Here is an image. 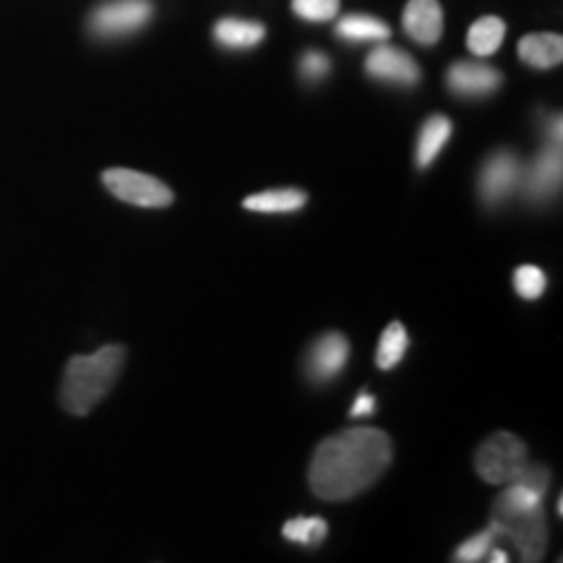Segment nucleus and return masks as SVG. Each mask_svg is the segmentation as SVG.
<instances>
[{
  "label": "nucleus",
  "mask_w": 563,
  "mask_h": 563,
  "mask_svg": "<svg viewBox=\"0 0 563 563\" xmlns=\"http://www.w3.org/2000/svg\"><path fill=\"white\" fill-rule=\"evenodd\" d=\"M391 464V439L378 428H347L316 449L308 483L323 501H350L382 477Z\"/></svg>",
  "instance_id": "nucleus-1"
},
{
  "label": "nucleus",
  "mask_w": 563,
  "mask_h": 563,
  "mask_svg": "<svg viewBox=\"0 0 563 563\" xmlns=\"http://www.w3.org/2000/svg\"><path fill=\"white\" fill-rule=\"evenodd\" d=\"M125 363L123 344H104L95 355H74L60 384L63 410L84 418L112 391Z\"/></svg>",
  "instance_id": "nucleus-2"
},
{
  "label": "nucleus",
  "mask_w": 563,
  "mask_h": 563,
  "mask_svg": "<svg viewBox=\"0 0 563 563\" xmlns=\"http://www.w3.org/2000/svg\"><path fill=\"white\" fill-rule=\"evenodd\" d=\"M490 522L498 527L501 538H509L522 561L534 563L543 559L548 545V519L543 506L540 509H509V506L493 504Z\"/></svg>",
  "instance_id": "nucleus-3"
},
{
  "label": "nucleus",
  "mask_w": 563,
  "mask_h": 563,
  "mask_svg": "<svg viewBox=\"0 0 563 563\" xmlns=\"http://www.w3.org/2000/svg\"><path fill=\"white\" fill-rule=\"evenodd\" d=\"M530 462L527 446L509 431L493 433L475 454V470L488 485H509Z\"/></svg>",
  "instance_id": "nucleus-4"
},
{
  "label": "nucleus",
  "mask_w": 563,
  "mask_h": 563,
  "mask_svg": "<svg viewBox=\"0 0 563 563\" xmlns=\"http://www.w3.org/2000/svg\"><path fill=\"white\" fill-rule=\"evenodd\" d=\"M102 183L115 199H121L123 203H133V207L162 209V207H170L175 199L170 188H167L162 180L152 178V175L146 173L125 170V167L104 170Z\"/></svg>",
  "instance_id": "nucleus-5"
},
{
  "label": "nucleus",
  "mask_w": 563,
  "mask_h": 563,
  "mask_svg": "<svg viewBox=\"0 0 563 563\" xmlns=\"http://www.w3.org/2000/svg\"><path fill=\"white\" fill-rule=\"evenodd\" d=\"M522 159L509 150L493 152L481 167V199L485 207L496 209L511 199L519 191V183H522Z\"/></svg>",
  "instance_id": "nucleus-6"
},
{
  "label": "nucleus",
  "mask_w": 563,
  "mask_h": 563,
  "mask_svg": "<svg viewBox=\"0 0 563 563\" xmlns=\"http://www.w3.org/2000/svg\"><path fill=\"white\" fill-rule=\"evenodd\" d=\"M152 3L150 0H112L91 13L89 30L97 37H125L136 34L152 21Z\"/></svg>",
  "instance_id": "nucleus-7"
},
{
  "label": "nucleus",
  "mask_w": 563,
  "mask_h": 563,
  "mask_svg": "<svg viewBox=\"0 0 563 563\" xmlns=\"http://www.w3.org/2000/svg\"><path fill=\"white\" fill-rule=\"evenodd\" d=\"M563 180V154L561 144H553V141H545L543 150L538 152L530 165L522 170V188L525 199L530 203H548L553 196H559Z\"/></svg>",
  "instance_id": "nucleus-8"
},
{
  "label": "nucleus",
  "mask_w": 563,
  "mask_h": 563,
  "mask_svg": "<svg viewBox=\"0 0 563 563\" xmlns=\"http://www.w3.org/2000/svg\"><path fill=\"white\" fill-rule=\"evenodd\" d=\"M365 74L376 81L394 84V87H415L420 81V66L412 55L391 45L373 47L365 58Z\"/></svg>",
  "instance_id": "nucleus-9"
},
{
  "label": "nucleus",
  "mask_w": 563,
  "mask_h": 563,
  "mask_svg": "<svg viewBox=\"0 0 563 563\" xmlns=\"http://www.w3.org/2000/svg\"><path fill=\"white\" fill-rule=\"evenodd\" d=\"M350 357V342L340 332H329L313 342L306 355V371L313 384H329L344 371Z\"/></svg>",
  "instance_id": "nucleus-10"
},
{
  "label": "nucleus",
  "mask_w": 563,
  "mask_h": 563,
  "mask_svg": "<svg viewBox=\"0 0 563 563\" xmlns=\"http://www.w3.org/2000/svg\"><path fill=\"white\" fill-rule=\"evenodd\" d=\"M501 70L485 66V63L460 60L446 70V87L456 97H488L501 87Z\"/></svg>",
  "instance_id": "nucleus-11"
},
{
  "label": "nucleus",
  "mask_w": 563,
  "mask_h": 563,
  "mask_svg": "<svg viewBox=\"0 0 563 563\" xmlns=\"http://www.w3.org/2000/svg\"><path fill=\"white\" fill-rule=\"evenodd\" d=\"M402 26L410 34V40L418 45L431 47L443 34V11L439 0H410L405 5Z\"/></svg>",
  "instance_id": "nucleus-12"
},
{
  "label": "nucleus",
  "mask_w": 563,
  "mask_h": 563,
  "mask_svg": "<svg viewBox=\"0 0 563 563\" xmlns=\"http://www.w3.org/2000/svg\"><path fill=\"white\" fill-rule=\"evenodd\" d=\"M519 58L530 68L548 70L563 60V40L553 32H534L519 40Z\"/></svg>",
  "instance_id": "nucleus-13"
},
{
  "label": "nucleus",
  "mask_w": 563,
  "mask_h": 563,
  "mask_svg": "<svg viewBox=\"0 0 563 563\" xmlns=\"http://www.w3.org/2000/svg\"><path fill=\"white\" fill-rule=\"evenodd\" d=\"M452 131H454L452 121H449L446 115H441V112H435V115H431L426 123H422L420 136H418V150H415V159H418L420 170H426V167L433 165L443 146H446L449 139H452Z\"/></svg>",
  "instance_id": "nucleus-14"
},
{
  "label": "nucleus",
  "mask_w": 563,
  "mask_h": 563,
  "mask_svg": "<svg viewBox=\"0 0 563 563\" xmlns=\"http://www.w3.org/2000/svg\"><path fill=\"white\" fill-rule=\"evenodd\" d=\"M266 30L258 21L245 19H222L214 26V40L228 51H251L258 42H264Z\"/></svg>",
  "instance_id": "nucleus-15"
},
{
  "label": "nucleus",
  "mask_w": 563,
  "mask_h": 563,
  "mask_svg": "<svg viewBox=\"0 0 563 563\" xmlns=\"http://www.w3.org/2000/svg\"><path fill=\"white\" fill-rule=\"evenodd\" d=\"M308 196L298 188H274V191L253 194L243 201V207L249 211H258V214H290L306 207Z\"/></svg>",
  "instance_id": "nucleus-16"
},
{
  "label": "nucleus",
  "mask_w": 563,
  "mask_h": 563,
  "mask_svg": "<svg viewBox=\"0 0 563 563\" xmlns=\"http://www.w3.org/2000/svg\"><path fill=\"white\" fill-rule=\"evenodd\" d=\"M336 34L347 42H386L391 30L389 24H384L376 16H368V13H350V16L340 19Z\"/></svg>",
  "instance_id": "nucleus-17"
},
{
  "label": "nucleus",
  "mask_w": 563,
  "mask_h": 563,
  "mask_svg": "<svg viewBox=\"0 0 563 563\" xmlns=\"http://www.w3.org/2000/svg\"><path fill=\"white\" fill-rule=\"evenodd\" d=\"M506 37V24L498 16H483L477 19L467 32V47L477 58H488V55L498 53L501 42Z\"/></svg>",
  "instance_id": "nucleus-18"
},
{
  "label": "nucleus",
  "mask_w": 563,
  "mask_h": 563,
  "mask_svg": "<svg viewBox=\"0 0 563 563\" xmlns=\"http://www.w3.org/2000/svg\"><path fill=\"white\" fill-rule=\"evenodd\" d=\"M407 344H410V336H407L405 327L399 321H391L389 327L384 329L382 340H378V350H376V365L382 371H391L402 363V357L407 355Z\"/></svg>",
  "instance_id": "nucleus-19"
},
{
  "label": "nucleus",
  "mask_w": 563,
  "mask_h": 563,
  "mask_svg": "<svg viewBox=\"0 0 563 563\" xmlns=\"http://www.w3.org/2000/svg\"><path fill=\"white\" fill-rule=\"evenodd\" d=\"M327 519L321 517H298V519H290L285 527H282V534H285L290 543H298V545H306V548H319L323 543V538H327Z\"/></svg>",
  "instance_id": "nucleus-20"
},
{
  "label": "nucleus",
  "mask_w": 563,
  "mask_h": 563,
  "mask_svg": "<svg viewBox=\"0 0 563 563\" xmlns=\"http://www.w3.org/2000/svg\"><path fill=\"white\" fill-rule=\"evenodd\" d=\"M501 538V532H498V527L496 525H488L485 527L483 532H477L475 538H470V540H464V543L456 548V553H454V561H460V563H475V561H485V555L490 553V548L496 545V540Z\"/></svg>",
  "instance_id": "nucleus-21"
},
{
  "label": "nucleus",
  "mask_w": 563,
  "mask_h": 563,
  "mask_svg": "<svg viewBox=\"0 0 563 563\" xmlns=\"http://www.w3.org/2000/svg\"><path fill=\"white\" fill-rule=\"evenodd\" d=\"M545 285H548V279H545V274H543V269H540V266L525 264V266H519L517 272H514V287H517L519 298L538 300L540 295L545 292Z\"/></svg>",
  "instance_id": "nucleus-22"
},
{
  "label": "nucleus",
  "mask_w": 563,
  "mask_h": 563,
  "mask_svg": "<svg viewBox=\"0 0 563 563\" xmlns=\"http://www.w3.org/2000/svg\"><path fill=\"white\" fill-rule=\"evenodd\" d=\"M292 11L302 21L323 24V21H332L340 13V0H292Z\"/></svg>",
  "instance_id": "nucleus-23"
},
{
  "label": "nucleus",
  "mask_w": 563,
  "mask_h": 563,
  "mask_svg": "<svg viewBox=\"0 0 563 563\" xmlns=\"http://www.w3.org/2000/svg\"><path fill=\"white\" fill-rule=\"evenodd\" d=\"M329 74V58L319 51H308L300 58V76L306 81H321Z\"/></svg>",
  "instance_id": "nucleus-24"
},
{
  "label": "nucleus",
  "mask_w": 563,
  "mask_h": 563,
  "mask_svg": "<svg viewBox=\"0 0 563 563\" xmlns=\"http://www.w3.org/2000/svg\"><path fill=\"white\" fill-rule=\"evenodd\" d=\"M373 410H376V399L371 397V394H361V397L355 399V405H352L350 410V418H365V415H373Z\"/></svg>",
  "instance_id": "nucleus-25"
},
{
  "label": "nucleus",
  "mask_w": 563,
  "mask_h": 563,
  "mask_svg": "<svg viewBox=\"0 0 563 563\" xmlns=\"http://www.w3.org/2000/svg\"><path fill=\"white\" fill-rule=\"evenodd\" d=\"M545 136H548V141H553V144H561V136H563V131H561V115L548 118Z\"/></svg>",
  "instance_id": "nucleus-26"
},
{
  "label": "nucleus",
  "mask_w": 563,
  "mask_h": 563,
  "mask_svg": "<svg viewBox=\"0 0 563 563\" xmlns=\"http://www.w3.org/2000/svg\"><path fill=\"white\" fill-rule=\"evenodd\" d=\"M485 559L488 561H496V563H504V561H509V555H506L501 548H490V553L485 555Z\"/></svg>",
  "instance_id": "nucleus-27"
}]
</instances>
